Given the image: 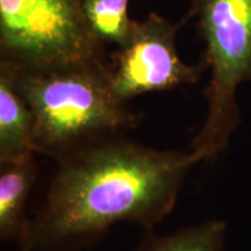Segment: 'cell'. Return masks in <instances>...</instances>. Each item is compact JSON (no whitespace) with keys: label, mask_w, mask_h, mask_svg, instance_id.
<instances>
[{"label":"cell","mask_w":251,"mask_h":251,"mask_svg":"<svg viewBox=\"0 0 251 251\" xmlns=\"http://www.w3.org/2000/svg\"><path fill=\"white\" fill-rule=\"evenodd\" d=\"M58 168L18 251H79L128 222L147 231L174 209L192 151L149 148L112 135L56 159Z\"/></svg>","instance_id":"1"},{"label":"cell","mask_w":251,"mask_h":251,"mask_svg":"<svg viewBox=\"0 0 251 251\" xmlns=\"http://www.w3.org/2000/svg\"><path fill=\"white\" fill-rule=\"evenodd\" d=\"M1 63L34 114L35 152L58 159L136 125V115L113 94L109 69L101 59L45 69Z\"/></svg>","instance_id":"2"},{"label":"cell","mask_w":251,"mask_h":251,"mask_svg":"<svg viewBox=\"0 0 251 251\" xmlns=\"http://www.w3.org/2000/svg\"><path fill=\"white\" fill-rule=\"evenodd\" d=\"M205 41L211 78L203 90L207 115L191 144L198 161L224 152L240 124L236 93L251 81V0H191Z\"/></svg>","instance_id":"3"},{"label":"cell","mask_w":251,"mask_h":251,"mask_svg":"<svg viewBox=\"0 0 251 251\" xmlns=\"http://www.w3.org/2000/svg\"><path fill=\"white\" fill-rule=\"evenodd\" d=\"M81 0H0L1 62L45 69L100 59Z\"/></svg>","instance_id":"4"},{"label":"cell","mask_w":251,"mask_h":251,"mask_svg":"<svg viewBox=\"0 0 251 251\" xmlns=\"http://www.w3.org/2000/svg\"><path fill=\"white\" fill-rule=\"evenodd\" d=\"M181 26L183 23H171L153 12L143 21H135L129 42L115 54V65L109 69L115 98L126 103L141 94L198 81L206 64L181 61L176 48Z\"/></svg>","instance_id":"5"},{"label":"cell","mask_w":251,"mask_h":251,"mask_svg":"<svg viewBox=\"0 0 251 251\" xmlns=\"http://www.w3.org/2000/svg\"><path fill=\"white\" fill-rule=\"evenodd\" d=\"M35 120L7 65H0V164L35 153Z\"/></svg>","instance_id":"6"},{"label":"cell","mask_w":251,"mask_h":251,"mask_svg":"<svg viewBox=\"0 0 251 251\" xmlns=\"http://www.w3.org/2000/svg\"><path fill=\"white\" fill-rule=\"evenodd\" d=\"M37 179L34 156L0 164V241L20 247L26 240L30 219L26 206Z\"/></svg>","instance_id":"7"},{"label":"cell","mask_w":251,"mask_h":251,"mask_svg":"<svg viewBox=\"0 0 251 251\" xmlns=\"http://www.w3.org/2000/svg\"><path fill=\"white\" fill-rule=\"evenodd\" d=\"M227 225L209 220L168 235L147 231L135 251H224Z\"/></svg>","instance_id":"8"},{"label":"cell","mask_w":251,"mask_h":251,"mask_svg":"<svg viewBox=\"0 0 251 251\" xmlns=\"http://www.w3.org/2000/svg\"><path fill=\"white\" fill-rule=\"evenodd\" d=\"M129 0H81L84 20L94 39L122 48L129 42L135 21L128 14Z\"/></svg>","instance_id":"9"}]
</instances>
